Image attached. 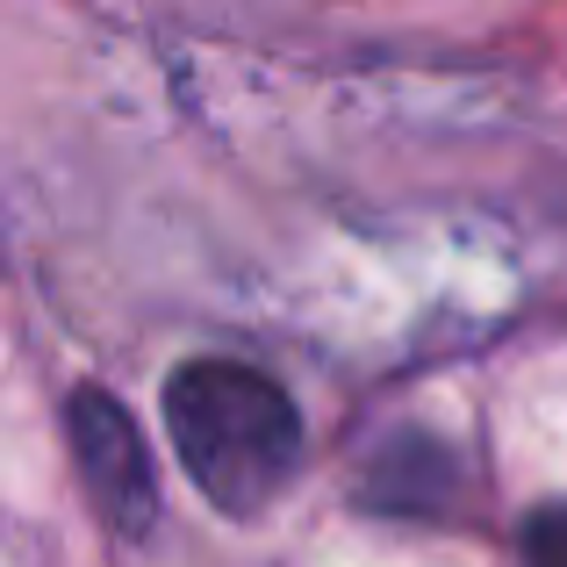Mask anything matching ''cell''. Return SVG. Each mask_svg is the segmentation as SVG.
Here are the masks:
<instances>
[{
    "instance_id": "6da1fadb",
    "label": "cell",
    "mask_w": 567,
    "mask_h": 567,
    "mask_svg": "<svg viewBox=\"0 0 567 567\" xmlns=\"http://www.w3.org/2000/svg\"><path fill=\"white\" fill-rule=\"evenodd\" d=\"M166 431L194 488L230 517L266 511L302 467V416L245 360H187L166 381Z\"/></svg>"
},
{
    "instance_id": "7a4b0ae2",
    "label": "cell",
    "mask_w": 567,
    "mask_h": 567,
    "mask_svg": "<svg viewBox=\"0 0 567 567\" xmlns=\"http://www.w3.org/2000/svg\"><path fill=\"white\" fill-rule=\"evenodd\" d=\"M65 439H72L80 482H86V496L101 503V517H109L115 532H152L158 474H152V453H144V431L130 424L123 402H115L109 388H72Z\"/></svg>"
},
{
    "instance_id": "3957f363",
    "label": "cell",
    "mask_w": 567,
    "mask_h": 567,
    "mask_svg": "<svg viewBox=\"0 0 567 567\" xmlns=\"http://www.w3.org/2000/svg\"><path fill=\"white\" fill-rule=\"evenodd\" d=\"M525 560L532 567H567V503H546L525 525Z\"/></svg>"
}]
</instances>
